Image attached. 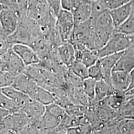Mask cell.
Here are the masks:
<instances>
[{
  "label": "cell",
  "mask_w": 134,
  "mask_h": 134,
  "mask_svg": "<svg viewBox=\"0 0 134 134\" xmlns=\"http://www.w3.org/2000/svg\"><path fill=\"white\" fill-rule=\"evenodd\" d=\"M109 11L113 23L115 28H116L122 24L132 14L133 1Z\"/></svg>",
  "instance_id": "obj_17"
},
{
  "label": "cell",
  "mask_w": 134,
  "mask_h": 134,
  "mask_svg": "<svg viewBox=\"0 0 134 134\" xmlns=\"http://www.w3.org/2000/svg\"><path fill=\"white\" fill-rule=\"evenodd\" d=\"M131 82L130 72L122 71H113L111 75V82L114 90L126 92Z\"/></svg>",
  "instance_id": "obj_15"
},
{
  "label": "cell",
  "mask_w": 134,
  "mask_h": 134,
  "mask_svg": "<svg viewBox=\"0 0 134 134\" xmlns=\"http://www.w3.org/2000/svg\"><path fill=\"white\" fill-rule=\"evenodd\" d=\"M59 57L63 64L69 68L76 61L74 46L69 42L62 43L57 49Z\"/></svg>",
  "instance_id": "obj_18"
},
{
  "label": "cell",
  "mask_w": 134,
  "mask_h": 134,
  "mask_svg": "<svg viewBox=\"0 0 134 134\" xmlns=\"http://www.w3.org/2000/svg\"><path fill=\"white\" fill-rule=\"evenodd\" d=\"M13 49L23 60L26 67L38 64L40 60L34 49L27 45L15 44Z\"/></svg>",
  "instance_id": "obj_11"
},
{
  "label": "cell",
  "mask_w": 134,
  "mask_h": 134,
  "mask_svg": "<svg viewBox=\"0 0 134 134\" xmlns=\"http://www.w3.org/2000/svg\"><path fill=\"white\" fill-rule=\"evenodd\" d=\"M99 0H91L92 2H98Z\"/></svg>",
  "instance_id": "obj_43"
},
{
  "label": "cell",
  "mask_w": 134,
  "mask_h": 134,
  "mask_svg": "<svg viewBox=\"0 0 134 134\" xmlns=\"http://www.w3.org/2000/svg\"><path fill=\"white\" fill-rule=\"evenodd\" d=\"M93 27L96 50L103 47L114 32L115 27L109 10H102L91 16Z\"/></svg>",
  "instance_id": "obj_2"
},
{
  "label": "cell",
  "mask_w": 134,
  "mask_h": 134,
  "mask_svg": "<svg viewBox=\"0 0 134 134\" xmlns=\"http://www.w3.org/2000/svg\"><path fill=\"white\" fill-rule=\"evenodd\" d=\"M2 69H3V62H2V58L0 56V71H2Z\"/></svg>",
  "instance_id": "obj_41"
},
{
  "label": "cell",
  "mask_w": 134,
  "mask_h": 134,
  "mask_svg": "<svg viewBox=\"0 0 134 134\" xmlns=\"http://www.w3.org/2000/svg\"><path fill=\"white\" fill-rule=\"evenodd\" d=\"M69 42L72 45H80L92 50H96L93 27L91 19L83 23L74 25Z\"/></svg>",
  "instance_id": "obj_4"
},
{
  "label": "cell",
  "mask_w": 134,
  "mask_h": 134,
  "mask_svg": "<svg viewBox=\"0 0 134 134\" xmlns=\"http://www.w3.org/2000/svg\"><path fill=\"white\" fill-rule=\"evenodd\" d=\"M134 68V43L123 51L113 71L130 72Z\"/></svg>",
  "instance_id": "obj_14"
},
{
  "label": "cell",
  "mask_w": 134,
  "mask_h": 134,
  "mask_svg": "<svg viewBox=\"0 0 134 134\" xmlns=\"http://www.w3.org/2000/svg\"><path fill=\"white\" fill-rule=\"evenodd\" d=\"M71 11L61 9L56 16V27L63 43L69 42L74 27Z\"/></svg>",
  "instance_id": "obj_6"
},
{
  "label": "cell",
  "mask_w": 134,
  "mask_h": 134,
  "mask_svg": "<svg viewBox=\"0 0 134 134\" xmlns=\"http://www.w3.org/2000/svg\"><path fill=\"white\" fill-rule=\"evenodd\" d=\"M28 0H0V3L5 8L13 10L18 15L19 21L27 16Z\"/></svg>",
  "instance_id": "obj_20"
},
{
  "label": "cell",
  "mask_w": 134,
  "mask_h": 134,
  "mask_svg": "<svg viewBox=\"0 0 134 134\" xmlns=\"http://www.w3.org/2000/svg\"><path fill=\"white\" fill-rule=\"evenodd\" d=\"M29 118L24 111L19 110L10 113L3 122V124L12 131L14 134H20L30 122Z\"/></svg>",
  "instance_id": "obj_7"
},
{
  "label": "cell",
  "mask_w": 134,
  "mask_h": 134,
  "mask_svg": "<svg viewBox=\"0 0 134 134\" xmlns=\"http://www.w3.org/2000/svg\"><path fill=\"white\" fill-rule=\"evenodd\" d=\"M0 24L2 31L8 35L13 34L19 24V18L13 10L0 3Z\"/></svg>",
  "instance_id": "obj_9"
},
{
  "label": "cell",
  "mask_w": 134,
  "mask_h": 134,
  "mask_svg": "<svg viewBox=\"0 0 134 134\" xmlns=\"http://www.w3.org/2000/svg\"><path fill=\"white\" fill-rule=\"evenodd\" d=\"M134 43V35L125 34L115 30L105 45L100 49L96 50V52L100 58L123 52Z\"/></svg>",
  "instance_id": "obj_5"
},
{
  "label": "cell",
  "mask_w": 134,
  "mask_h": 134,
  "mask_svg": "<svg viewBox=\"0 0 134 134\" xmlns=\"http://www.w3.org/2000/svg\"><path fill=\"white\" fill-rule=\"evenodd\" d=\"M83 116L76 117L66 113L60 124L65 127L67 129L76 127L81 124V119Z\"/></svg>",
  "instance_id": "obj_28"
},
{
  "label": "cell",
  "mask_w": 134,
  "mask_h": 134,
  "mask_svg": "<svg viewBox=\"0 0 134 134\" xmlns=\"http://www.w3.org/2000/svg\"><path fill=\"white\" fill-rule=\"evenodd\" d=\"M14 134L13 132L7 128L3 123L0 124V134Z\"/></svg>",
  "instance_id": "obj_38"
},
{
  "label": "cell",
  "mask_w": 134,
  "mask_h": 134,
  "mask_svg": "<svg viewBox=\"0 0 134 134\" xmlns=\"http://www.w3.org/2000/svg\"><path fill=\"white\" fill-rule=\"evenodd\" d=\"M0 107L9 111L10 113L19 111V109L7 96L0 89Z\"/></svg>",
  "instance_id": "obj_27"
},
{
  "label": "cell",
  "mask_w": 134,
  "mask_h": 134,
  "mask_svg": "<svg viewBox=\"0 0 134 134\" xmlns=\"http://www.w3.org/2000/svg\"><path fill=\"white\" fill-rule=\"evenodd\" d=\"M25 94L31 99L39 101L45 105L55 102V96L53 93L40 86L35 81L29 86Z\"/></svg>",
  "instance_id": "obj_10"
},
{
  "label": "cell",
  "mask_w": 134,
  "mask_h": 134,
  "mask_svg": "<svg viewBox=\"0 0 134 134\" xmlns=\"http://www.w3.org/2000/svg\"><path fill=\"white\" fill-rule=\"evenodd\" d=\"M1 91L14 102L21 111L24 109L31 99L26 94L16 90L12 86L3 88Z\"/></svg>",
  "instance_id": "obj_16"
},
{
  "label": "cell",
  "mask_w": 134,
  "mask_h": 134,
  "mask_svg": "<svg viewBox=\"0 0 134 134\" xmlns=\"http://www.w3.org/2000/svg\"><path fill=\"white\" fill-rule=\"evenodd\" d=\"M61 5L62 9L71 11V0H61Z\"/></svg>",
  "instance_id": "obj_36"
},
{
  "label": "cell",
  "mask_w": 134,
  "mask_h": 134,
  "mask_svg": "<svg viewBox=\"0 0 134 134\" xmlns=\"http://www.w3.org/2000/svg\"><path fill=\"white\" fill-rule=\"evenodd\" d=\"M69 69L72 74L82 80L88 77V68L81 61L76 60Z\"/></svg>",
  "instance_id": "obj_25"
},
{
  "label": "cell",
  "mask_w": 134,
  "mask_h": 134,
  "mask_svg": "<svg viewBox=\"0 0 134 134\" xmlns=\"http://www.w3.org/2000/svg\"><path fill=\"white\" fill-rule=\"evenodd\" d=\"M92 12V1L83 0L76 9L71 12L73 15L75 24L83 23L90 19Z\"/></svg>",
  "instance_id": "obj_19"
},
{
  "label": "cell",
  "mask_w": 134,
  "mask_h": 134,
  "mask_svg": "<svg viewBox=\"0 0 134 134\" xmlns=\"http://www.w3.org/2000/svg\"><path fill=\"white\" fill-rule=\"evenodd\" d=\"M50 134H67V129L62 125L59 124L56 128L53 129Z\"/></svg>",
  "instance_id": "obj_35"
},
{
  "label": "cell",
  "mask_w": 134,
  "mask_h": 134,
  "mask_svg": "<svg viewBox=\"0 0 134 134\" xmlns=\"http://www.w3.org/2000/svg\"><path fill=\"white\" fill-rule=\"evenodd\" d=\"M34 81V80L31 77L25 72L19 74L16 77L12 86L25 93L29 86Z\"/></svg>",
  "instance_id": "obj_23"
},
{
  "label": "cell",
  "mask_w": 134,
  "mask_h": 134,
  "mask_svg": "<svg viewBox=\"0 0 134 134\" xmlns=\"http://www.w3.org/2000/svg\"><path fill=\"white\" fill-rule=\"evenodd\" d=\"M25 72L38 85L50 91L54 96H59L66 92L68 88L65 79L38 65L26 67Z\"/></svg>",
  "instance_id": "obj_1"
},
{
  "label": "cell",
  "mask_w": 134,
  "mask_h": 134,
  "mask_svg": "<svg viewBox=\"0 0 134 134\" xmlns=\"http://www.w3.org/2000/svg\"><path fill=\"white\" fill-rule=\"evenodd\" d=\"M0 56L3 62L2 70L13 72L18 75L25 72L26 67L13 48L9 49Z\"/></svg>",
  "instance_id": "obj_8"
},
{
  "label": "cell",
  "mask_w": 134,
  "mask_h": 134,
  "mask_svg": "<svg viewBox=\"0 0 134 134\" xmlns=\"http://www.w3.org/2000/svg\"><path fill=\"white\" fill-rule=\"evenodd\" d=\"M126 95H133L134 94V87L128 91H126L125 93Z\"/></svg>",
  "instance_id": "obj_40"
},
{
  "label": "cell",
  "mask_w": 134,
  "mask_h": 134,
  "mask_svg": "<svg viewBox=\"0 0 134 134\" xmlns=\"http://www.w3.org/2000/svg\"><path fill=\"white\" fill-rule=\"evenodd\" d=\"M9 111L0 107V124L2 123L5 117L10 114Z\"/></svg>",
  "instance_id": "obj_37"
},
{
  "label": "cell",
  "mask_w": 134,
  "mask_h": 134,
  "mask_svg": "<svg viewBox=\"0 0 134 134\" xmlns=\"http://www.w3.org/2000/svg\"><path fill=\"white\" fill-rule=\"evenodd\" d=\"M96 82V80L90 77H87L82 81L81 85L82 91L93 99H94L95 95Z\"/></svg>",
  "instance_id": "obj_29"
},
{
  "label": "cell",
  "mask_w": 134,
  "mask_h": 134,
  "mask_svg": "<svg viewBox=\"0 0 134 134\" xmlns=\"http://www.w3.org/2000/svg\"><path fill=\"white\" fill-rule=\"evenodd\" d=\"M88 77L91 78L96 81L102 80V72L98 60L94 65L88 68Z\"/></svg>",
  "instance_id": "obj_33"
},
{
  "label": "cell",
  "mask_w": 134,
  "mask_h": 134,
  "mask_svg": "<svg viewBox=\"0 0 134 134\" xmlns=\"http://www.w3.org/2000/svg\"><path fill=\"white\" fill-rule=\"evenodd\" d=\"M90 1H91V0H90Z\"/></svg>",
  "instance_id": "obj_45"
},
{
  "label": "cell",
  "mask_w": 134,
  "mask_h": 134,
  "mask_svg": "<svg viewBox=\"0 0 134 134\" xmlns=\"http://www.w3.org/2000/svg\"><path fill=\"white\" fill-rule=\"evenodd\" d=\"M46 110V105L41 102L30 99L26 106L23 110L30 119L41 118Z\"/></svg>",
  "instance_id": "obj_21"
},
{
  "label": "cell",
  "mask_w": 134,
  "mask_h": 134,
  "mask_svg": "<svg viewBox=\"0 0 134 134\" xmlns=\"http://www.w3.org/2000/svg\"><path fill=\"white\" fill-rule=\"evenodd\" d=\"M133 0H99L98 2L106 10H113L122 5L126 4Z\"/></svg>",
  "instance_id": "obj_30"
},
{
  "label": "cell",
  "mask_w": 134,
  "mask_h": 134,
  "mask_svg": "<svg viewBox=\"0 0 134 134\" xmlns=\"http://www.w3.org/2000/svg\"><path fill=\"white\" fill-rule=\"evenodd\" d=\"M123 52V51L107 55L98 59L102 72V80H104L111 86H112L111 82V73Z\"/></svg>",
  "instance_id": "obj_12"
},
{
  "label": "cell",
  "mask_w": 134,
  "mask_h": 134,
  "mask_svg": "<svg viewBox=\"0 0 134 134\" xmlns=\"http://www.w3.org/2000/svg\"><path fill=\"white\" fill-rule=\"evenodd\" d=\"M115 31L122 34L134 36V13L119 26L115 28Z\"/></svg>",
  "instance_id": "obj_24"
},
{
  "label": "cell",
  "mask_w": 134,
  "mask_h": 134,
  "mask_svg": "<svg viewBox=\"0 0 134 134\" xmlns=\"http://www.w3.org/2000/svg\"><path fill=\"white\" fill-rule=\"evenodd\" d=\"M134 10V0L133 1V10Z\"/></svg>",
  "instance_id": "obj_42"
},
{
  "label": "cell",
  "mask_w": 134,
  "mask_h": 134,
  "mask_svg": "<svg viewBox=\"0 0 134 134\" xmlns=\"http://www.w3.org/2000/svg\"><path fill=\"white\" fill-rule=\"evenodd\" d=\"M114 91L112 86L104 80L96 82L95 95L93 101L102 100L111 96Z\"/></svg>",
  "instance_id": "obj_22"
},
{
  "label": "cell",
  "mask_w": 134,
  "mask_h": 134,
  "mask_svg": "<svg viewBox=\"0 0 134 134\" xmlns=\"http://www.w3.org/2000/svg\"><path fill=\"white\" fill-rule=\"evenodd\" d=\"M130 74L131 82H130L129 87L128 90L127 91L133 88L134 87V68L131 71V72H130Z\"/></svg>",
  "instance_id": "obj_39"
},
{
  "label": "cell",
  "mask_w": 134,
  "mask_h": 134,
  "mask_svg": "<svg viewBox=\"0 0 134 134\" xmlns=\"http://www.w3.org/2000/svg\"><path fill=\"white\" fill-rule=\"evenodd\" d=\"M13 46V44L10 40L9 35L3 31H0V55L7 52Z\"/></svg>",
  "instance_id": "obj_32"
},
{
  "label": "cell",
  "mask_w": 134,
  "mask_h": 134,
  "mask_svg": "<svg viewBox=\"0 0 134 134\" xmlns=\"http://www.w3.org/2000/svg\"><path fill=\"white\" fill-rule=\"evenodd\" d=\"M18 75L14 72L2 70L0 71V89L12 86L16 77Z\"/></svg>",
  "instance_id": "obj_26"
},
{
  "label": "cell",
  "mask_w": 134,
  "mask_h": 134,
  "mask_svg": "<svg viewBox=\"0 0 134 134\" xmlns=\"http://www.w3.org/2000/svg\"><path fill=\"white\" fill-rule=\"evenodd\" d=\"M49 6L53 10L57 16L60 10L62 9L61 5V0H46Z\"/></svg>",
  "instance_id": "obj_34"
},
{
  "label": "cell",
  "mask_w": 134,
  "mask_h": 134,
  "mask_svg": "<svg viewBox=\"0 0 134 134\" xmlns=\"http://www.w3.org/2000/svg\"><path fill=\"white\" fill-rule=\"evenodd\" d=\"M0 31H2V27H1V24H0Z\"/></svg>",
  "instance_id": "obj_44"
},
{
  "label": "cell",
  "mask_w": 134,
  "mask_h": 134,
  "mask_svg": "<svg viewBox=\"0 0 134 134\" xmlns=\"http://www.w3.org/2000/svg\"><path fill=\"white\" fill-rule=\"evenodd\" d=\"M46 111L57 117L61 121L66 113V111L62 107L55 102L46 105Z\"/></svg>",
  "instance_id": "obj_31"
},
{
  "label": "cell",
  "mask_w": 134,
  "mask_h": 134,
  "mask_svg": "<svg viewBox=\"0 0 134 134\" xmlns=\"http://www.w3.org/2000/svg\"><path fill=\"white\" fill-rule=\"evenodd\" d=\"M9 38L13 46L15 44H22L30 46L33 40L32 34L27 26L22 21H19L14 32L9 35Z\"/></svg>",
  "instance_id": "obj_13"
},
{
  "label": "cell",
  "mask_w": 134,
  "mask_h": 134,
  "mask_svg": "<svg viewBox=\"0 0 134 134\" xmlns=\"http://www.w3.org/2000/svg\"><path fill=\"white\" fill-rule=\"evenodd\" d=\"M27 16L45 29L56 25V16L46 0H28Z\"/></svg>",
  "instance_id": "obj_3"
}]
</instances>
